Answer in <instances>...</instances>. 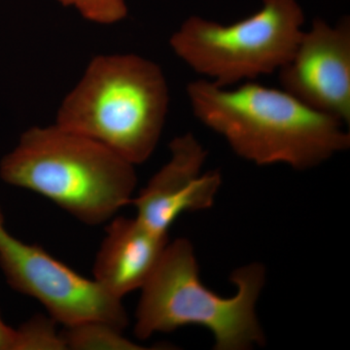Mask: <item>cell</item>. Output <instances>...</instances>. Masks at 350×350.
<instances>
[{"label":"cell","instance_id":"6da1fadb","mask_svg":"<svg viewBox=\"0 0 350 350\" xmlns=\"http://www.w3.org/2000/svg\"><path fill=\"white\" fill-rule=\"evenodd\" d=\"M187 96L200 123L256 165L310 170L350 146L344 123L282 89L251 81L232 89L202 78L188 85Z\"/></svg>","mask_w":350,"mask_h":350},{"label":"cell","instance_id":"7a4b0ae2","mask_svg":"<svg viewBox=\"0 0 350 350\" xmlns=\"http://www.w3.org/2000/svg\"><path fill=\"white\" fill-rule=\"evenodd\" d=\"M7 184L43 196L80 222L111 220L131 204L135 165L105 145L57 125L33 126L0 162Z\"/></svg>","mask_w":350,"mask_h":350},{"label":"cell","instance_id":"3957f363","mask_svg":"<svg viewBox=\"0 0 350 350\" xmlns=\"http://www.w3.org/2000/svg\"><path fill=\"white\" fill-rule=\"evenodd\" d=\"M169 105V87L158 64L137 55H105L94 57L66 96L56 124L135 165L155 150Z\"/></svg>","mask_w":350,"mask_h":350},{"label":"cell","instance_id":"277c9868","mask_svg":"<svg viewBox=\"0 0 350 350\" xmlns=\"http://www.w3.org/2000/svg\"><path fill=\"white\" fill-rule=\"evenodd\" d=\"M266 280L259 262L231 275L237 293L222 298L204 286L192 243L186 239L167 244L142 293L135 312V335L146 340L187 325L206 327L218 350H245L265 344L256 303Z\"/></svg>","mask_w":350,"mask_h":350},{"label":"cell","instance_id":"5b68a950","mask_svg":"<svg viewBox=\"0 0 350 350\" xmlns=\"http://www.w3.org/2000/svg\"><path fill=\"white\" fill-rule=\"evenodd\" d=\"M304 23L298 0H262L256 13L231 25L191 16L170 45L204 79L228 88L280 70L293 55Z\"/></svg>","mask_w":350,"mask_h":350},{"label":"cell","instance_id":"8992f818","mask_svg":"<svg viewBox=\"0 0 350 350\" xmlns=\"http://www.w3.org/2000/svg\"><path fill=\"white\" fill-rule=\"evenodd\" d=\"M0 267L7 282L42 304L57 323L66 327L100 320L125 330L129 317L122 300L94 280L78 275L42 247L9 234L0 207Z\"/></svg>","mask_w":350,"mask_h":350},{"label":"cell","instance_id":"52a82bcc","mask_svg":"<svg viewBox=\"0 0 350 350\" xmlns=\"http://www.w3.org/2000/svg\"><path fill=\"white\" fill-rule=\"evenodd\" d=\"M278 72L282 90L315 111L350 122V20L314 19Z\"/></svg>","mask_w":350,"mask_h":350},{"label":"cell","instance_id":"ba28073f","mask_svg":"<svg viewBox=\"0 0 350 350\" xmlns=\"http://www.w3.org/2000/svg\"><path fill=\"white\" fill-rule=\"evenodd\" d=\"M170 150L169 162L131 200L135 218L152 231L165 234L182 213L213 206L222 184L220 172L202 174L207 152L193 133L175 137Z\"/></svg>","mask_w":350,"mask_h":350},{"label":"cell","instance_id":"9c48e42d","mask_svg":"<svg viewBox=\"0 0 350 350\" xmlns=\"http://www.w3.org/2000/svg\"><path fill=\"white\" fill-rule=\"evenodd\" d=\"M167 244V234L152 231L137 218L113 219L94 260V282L122 300L148 282Z\"/></svg>","mask_w":350,"mask_h":350},{"label":"cell","instance_id":"30bf717a","mask_svg":"<svg viewBox=\"0 0 350 350\" xmlns=\"http://www.w3.org/2000/svg\"><path fill=\"white\" fill-rule=\"evenodd\" d=\"M66 349L72 350H139L145 349L124 337L123 330L100 321L82 322L66 327L62 332Z\"/></svg>","mask_w":350,"mask_h":350},{"label":"cell","instance_id":"8fae6325","mask_svg":"<svg viewBox=\"0 0 350 350\" xmlns=\"http://www.w3.org/2000/svg\"><path fill=\"white\" fill-rule=\"evenodd\" d=\"M57 321L45 315H34L16 329L15 350H66L62 333L57 332Z\"/></svg>","mask_w":350,"mask_h":350},{"label":"cell","instance_id":"7c38bea8","mask_svg":"<svg viewBox=\"0 0 350 350\" xmlns=\"http://www.w3.org/2000/svg\"><path fill=\"white\" fill-rule=\"evenodd\" d=\"M64 6L73 7L83 18L100 25H113L125 19V0H57Z\"/></svg>","mask_w":350,"mask_h":350},{"label":"cell","instance_id":"4fadbf2b","mask_svg":"<svg viewBox=\"0 0 350 350\" xmlns=\"http://www.w3.org/2000/svg\"><path fill=\"white\" fill-rule=\"evenodd\" d=\"M17 332L4 323L0 314V350H15Z\"/></svg>","mask_w":350,"mask_h":350}]
</instances>
